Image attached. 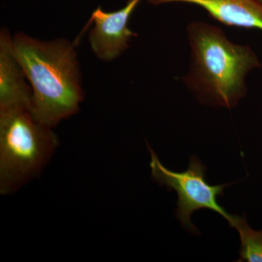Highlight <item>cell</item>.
Returning a JSON list of instances; mask_svg holds the SVG:
<instances>
[{"label":"cell","mask_w":262,"mask_h":262,"mask_svg":"<svg viewBox=\"0 0 262 262\" xmlns=\"http://www.w3.org/2000/svg\"><path fill=\"white\" fill-rule=\"evenodd\" d=\"M59 145L52 128L29 110L0 111V192H16L37 177Z\"/></svg>","instance_id":"cell-3"},{"label":"cell","mask_w":262,"mask_h":262,"mask_svg":"<svg viewBox=\"0 0 262 262\" xmlns=\"http://www.w3.org/2000/svg\"><path fill=\"white\" fill-rule=\"evenodd\" d=\"M15 58L13 37L8 29L0 32V111L30 110L32 90Z\"/></svg>","instance_id":"cell-6"},{"label":"cell","mask_w":262,"mask_h":262,"mask_svg":"<svg viewBox=\"0 0 262 262\" xmlns=\"http://www.w3.org/2000/svg\"><path fill=\"white\" fill-rule=\"evenodd\" d=\"M186 31L190 58L183 84L203 104L235 108L247 94L248 75L261 67L257 55L217 26L194 20Z\"/></svg>","instance_id":"cell-1"},{"label":"cell","mask_w":262,"mask_h":262,"mask_svg":"<svg viewBox=\"0 0 262 262\" xmlns=\"http://www.w3.org/2000/svg\"><path fill=\"white\" fill-rule=\"evenodd\" d=\"M142 0H128L121 9L106 12L98 7L91 14L89 24H94L89 34V42L94 54L103 61H110L121 56L133 38L137 36L128 27L131 15Z\"/></svg>","instance_id":"cell-5"},{"label":"cell","mask_w":262,"mask_h":262,"mask_svg":"<svg viewBox=\"0 0 262 262\" xmlns=\"http://www.w3.org/2000/svg\"><path fill=\"white\" fill-rule=\"evenodd\" d=\"M13 50L32 88L29 111L37 121L53 128L80 111L84 92L73 44L19 32L13 37Z\"/></svg>","instance_id":"cell-2"},{"label":"cell","mask_w":262,"mask_h":262,"mask_svg":"<svg viewBox=\"0 0 262 262\" xmlns=\"http://www.w3.org/2000/svg\"><path fill=\"white\" fill-rule=\"evenodd\" d=\"M153 6L176 4L195 5L227 27L262 31V4L257 0H148Z\"/></svg>","instance_id":"cell-7"},{"label":"cell","mask_w":262,"mask_h":262,"mask_svg":"<svg viewBox=\"0 0 262 262\" xmlns=\"http://www.w3.org/2000/svg\"><path fill=\"white\" fill-rule=\"evenodd\" d=\"M148 148L151 153L150 168L153 179L160 185L173 189L178 194L176 213L184 228L198 232V229L191 222V215L200 209L215 211L223 216L230 227H233L238 215L230 214L217 201L218 196L224 195L225 188L232 184L210 185L206 179V167L196 156L190 158L187 170L182 172L172 171L160 163L149 145Z\"/></svg>","instance_id":"cell-4"},{"label":"cell","mask_w":262,"mask_h":262,"mask_svg":"<svg viewBox=\"0 0 262 262\" xmlns=\"http://www.w3.org/2000/svg\"><path fill=\"white\" fill-rule=\"evenodd\" d=\"M233 227L241 237L237 262H262V230H254L248 225L246 217L242 218L239 215Z\"/></svg>","instance_id":"cell-8"},{"label":"cell","mask_w":262,"mask_h":262,"mask_svg":"<svg viewBox=\"0 0 262 262\" xmlns=\"http://www.w3.org/2000/svg\"><path fill=\"white\" fill-rule=\"evenodd\" d=\"M258 2H259L260 3L262 4V0H257Z\"/></svg>","instance_id":"cell-9"}]
</instances>
